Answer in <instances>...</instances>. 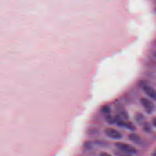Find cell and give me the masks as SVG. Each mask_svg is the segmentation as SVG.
I'll use <instances>...</instances> for the list:
<instances>
[{
  "label": "cell",
  "instance_id": "obj_16",
  "mask_svg": "<svg viewBox=\"0 0 156 156\" xmlns=\"http://www.w3.org/2000/svg\"><path fill=\"white\" fill-rule=\"evenodd\" d=\"M100 156H112L110 154L106 153V152H101L100 154Z\"/></svg>",
  "mask_w": 156,
  "mask_h": 156
},
{
  "label": "cell",
  "instance_id": "obj_5",
  "mask_svg": "<svg viewBox=\"0 0 156 156\" xmlns=\"http://www.w3.org/2000/svg\"><path fill=\"white\" fill-rule=\"evenodd\" d=\"M128 139L136 144H142L143 143V139L139 134L135 133H132L128 135Z\"/></svg>",
  "mask_w": 156,
  "mask_h": 156
},
{
  "label": "cell",
  "instance_id": "obj_13",
  "mask_svg": "<svg viewBox=\"0 0 156 156\" xmlns=\"http://www.w3.org/2000/svg\"><path fill=\"white\" fill-rule=\"evenodd\" d=\"M101 111L103 113L106 115L110 114L111 112V108H110V106H107V105L103 106L102 109Z\"/></svg>",
  "mask_w": 156,
  "mask_h": 156
},
{
  "label": "cell",
  "instance_id": "obj_1",
  "mask_svg": "<svg viewBox=\"0 0 156 156\" xmlns=\"http://www.w3.org/2000/svg\"><path fill=\"white\" fill-rule=\"evenodd\" d=\"M115 147L120 151L125 154L133 155L137 154V150L134 147L123 142H118L114 144Z\"/></svg>",
  "mask_w": 156,
  "mask_h": 156
},
{
  "label": "cell",
  "instance_id": "obj_18",
  "mask_svg": "<svg viewBox=\"0 0 156 156\" xmlns=\"http://www.w3.org/2000/svg\"><path fill=\"white\" fill-rule=\"evenodd\" d=\"M151 156H156V150H154V152H153L152 155H151Z\"/></svg>",
  "mask_w": 156,
  "mask_h": 156
},
{
  "label": "cell",
  "instance_id": "obj_15",
  "mask_svg": "<svg viewBox=\"0 0 156 156\" xmlns=\"http://www.w3.org/2000/svg\"><path fill=\"white\" fill-rule=\"evenodd\" d=\"M88 132L89 134L93 135L97 133V130L95 129H90Z\"/></svg>",
  "mask_w": 156,
  "mask_h": 156
},
{
  "label": "cell",
  "instance_id": "obj_6",
  "mask_svg": "<svg viewBox=\"0 0 156 156\" xmlns=\"http://www.w3.org/2000/svg\"><path fill=\"white\" fill-rule=\"evenodd\" d=\"M134 119L136 122L140 126H143L146 122V118L144 115L140 112H137L135 114Z\"/></svg>",
  "mask_w": 156,
  "mask_h": 156
},
{
  "label": "cell",
  "instance_id": "obj_7",
  "mask_svg": "<svg viewBox=\"0 0 156 156\" xmlns=\"http://www.w3.org/2000/svg\"><path fill=\"white\" fill-rule=\"evenodd\" d=\"M123 127L126 128L131 131H135L136 130V127L133 123L131 122H125L124 123Z\"/></svg>",
  "mask_w": 156,
  "mask_h": 156
},
{
  "label": "cell",
  "instance_id": "obj_3",
  "mask_svg": "<svg viewBox=\"0 0 156 156\" xmlns=\"http://www.w3.org/2000/svg\"><path fill=\"white\" fill-rule=\"evenodd\" d=\"M140 102L147 114L151 115L155 111V105L149 99L143 97L140 99Z\"/></svg>",
  "mask_w": 156,
  "mask_h": 156
},
{
  "label": "cell",
  "instance_id": "obj_10",
  "mask_svg": "<svg viewBox=\"0 0 156 156\" xmlns=\"http://www.w3.org/2000/svg\"><path fill=\"white\" fill-rule=\"evenodd\" d=\"M119 115L122 117L123 119L125 120H128L129 119V116L128 112L126 110L124 109L120 110V114Z\"/></svg>",
  "mask_w": 156,
  "mask_h": 156
},
{
  "label": "cell",
  "instance_id": "obj_8",
  "mask_svg": "<svg viewBox=\"0 0 156 156\" xmlns=\"http://www.w3.org/2000/svg\"><path fill=\"white\" fill-rule=\"evenodd\" d=\"M83 147L85 150H91L94 147V143L90 141H85L83 144Z\"/></svg>",
  "mask_w": 156,
  "mask_h": 156
},
{
  "label": "cell",
  "instance_id": "obj_9",
  "mask_svg": "<svg viewBox=\"0 0 156 156\" xmlns=\"http://www.w3.org/2000/svg\"><path fill=\"white\" fill-rule=\"evenodd\" d=\"M143 131L145 132L146 133H150L152 132V126H151V125H150L149 123L146 122L144 123V124L143 125Z\"/></svg>",
  "mask_w": 156,
  "mask_h": 156
},
{
  "label": "cell",
  "instance_id": "obj_14",
  "mask_svg": "<svg viewBox=\"0 0 156 156\" xmlns=\"http://www.w3.org/2000/svg\"><path fill=\"white\" fill-rule=\"evenodd\" d=\"M114 154L117 156H132V155L128 154H124L122 152H119V151H115L114 152Z\"/></svg>",
  "mask_w": 156,
  "mask_h": 156
},
{
  "label": "cell",
  "instance_id": "obj_17",
  "mask_svg": "<svg viewBox=\"0 0 156 156\" xmlns=\"http://www.w3.org/2000/svg\"><path fill=\"white\" fill-rule=\"evenodd\" d=\"M152 123L154 127L155 128L156 126V118L155 117H154L152 119Z\"/></svg>",
  "mask_w": 156,
  "mask_h": 156
},
{
  "label": "cell",
  "instance_id": "obj_4",
  "mask_svg": "<svg viewBox=\"0 0 156 156\" xmlns=\"http://www.w3.org/2000/svg\"><path fill=\"white\" fill-rule=\"evenodd\" d=\"M104 133L107 136L111 139L120 140L123 137L122 134L121 132L111 127L105 128L104 130Z\"/></svg>",
  "mask_w": 156,
  "mask_h": 156
},
{
  "label": "cell",
  "instance_id": "obj_11",
  "mask_svg": "<svg viewBox=\"0 0 156 156\" xmlns=\"http://www.w3.org/2000/svg\"><path fill=\"white\" fill-rule=\"evenodd\" d=\"M105 120L108 124L110 125H113L115 124L114 117L111 114L106 115L105 116Z\"/></svg>",
  "mask_w": 156,
  "mask_h": 156
},
{
  "label": "cell",
  "instance_id": "obj_12",
  "mask_svg": "<svg viewBox=\"0 0 156 156\" xmlns=\"http://www.w3.org/2000/svg\"><path fill=\"white\" fill-rule=\"evenodd\" d=\"M94 144L99 146L102 147H105L107 146L108 144L104 141H101V140H96L94 141Z\"/></svg>",
  "mask_w": 156,
  "mask_h": 156
},
{
  "label": "cell",
  "instance_id": "obj_2",
  "mask_svg": "<svg viewBox=\"0 0 156 156\" xmlns=\"http://www.w3.org/2000/svg\"><path fill=\"white\" fill-rule=\"evenodd\" d=\"M140 86L143 89L145 93L154 101H156V92L155 90L151 85L145 82H142L140 83Z\"/></svg>",
  "mask_w": 156,
  "mask_h": 156
}]
</instances>
